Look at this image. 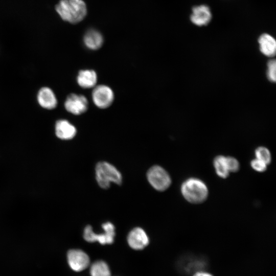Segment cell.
Listing matches in <instances>:
<instances>
[{"label":"cell","mask_w":276,"mask_h":276,"mask_svg":"<svg viewBox=\"0 0 276 276\" xmlns=\"http://www.w3.org/2000/svg\"><path fill=\"white\" fill-rule=\"evenodd\" d=\"M55 9L62 20L71 24L82 21L87 14V8L82 0H60Z\"/></svg>","instance_id":"6da1fadb"},{"label":"cell","mask_w":276,"mask_h":276,"mask_svg":"<svg viewBox=\"0 0 276 276\" xmlns=\"http://www.w3.org/2000/svg\"><path fill=\"white\" fill-rule=\"evenodd\" d=\"M181 193L185 198L193 203H199L205 200L208 190L205 184L196 178H190L181 185Z\"/></svg>","instance_id":"7a4b0ae2"},{"label":"cell","mask_w":276,"mask_h":276,"mask_svg":"<svg viewBox=\"0 0 276 276\" xmlns=\"http://www.w3.org/2000/svg\"><path fill=\"white\" fill-rule=\"evenodd\" d=\"M96 178L98 185L103 189L108 188L111 182L120 185L122 180L121 174L117 169L106 162L97 164Z\"/></svg>","instance_id":"3957f363"},{"label":"cell","mask_w":276,"mask_h":276,"mask_svg":"<svg viewBox=\"0 0 276 276\" xmlns=\"http://www.w3.org/2000/svg\"><path fill=\"white\" fill-rule=\"evenodd\" d=\"M104 233L97 234L94 233L90 225H87L83 232V238L88 242H98L102 245L110 244L114 241L115 228L112 223L107 222L102 224Z\"/></svg>","instance_id":"277c9868"},{"label":"cell","mask_w":276,"mask_h":276,"mask_svg":"<svg viewBox=\"0 0 276 276\" xmlns=\"http://www.w3.org/2000/svg\"><path fill=\"white\" fill-rule=\"evenodd\" d=\"M147 177L150 185L159 191H165L171 185L170 175L163 168L159 166L151 167L147 172Z\"/></svg>","instance_id":"5b68a950"},{"label":"cell","mask_w":276,"mask_h":276,"mask_svg":"<svg viewBox=\"0 0 276 276\" xmlns=\"http://www.w3.org/2000/svg\"><path fill=\"white\" fill-rule=\"evenodd\" d=\"M92 98L95 105L101 109L109 107L114 100L112 90L108 86L99 85L94 87Z\"/></svg>","instance_id":"8992f818"},{"label":"cell","mask_w":276,"mask_h":276,"mask_svg":"<svg viewBox=\"0 0 276 276\" xmlns=\"http://www.w3.org/2000/svg\"><path fill=\"white\" fill-rule=\"evenodd\" d=\"M67 260L71 268L76 272L85 270L90 264V259L87 254L79 249L69 250L67 254Z\"/></svg>","instance_id":"52a82bcc"},{"label":"cell","mask_w":276,"mask_h":276,"mask_svg":"<svg viewBox=\"0 0 276 276\" xmlns=\"http://www.w3.org/2000/svg\"><path fill=\"white\" fill-rule=\"evenodd\" d=\"M88 103L86 98L81 95L71 94L64 102L65 109L69 112L80 115L87 111Z\"/></svg>","instance_id":"ba28073f"},{"label":"cell","mask_w":276,"mask_h":276,"mask_svg":"<svg viewBox=\"0 0 276 276\" xmlns=\"http://www.w3.org/2000/svg\"><path fill=\"white\" fill-rule=\"evenodd\" d=\"M129 246L135 250H142L149 243V238L145 231L141 227L132 229L127 236Z\"/></svg>","instance_id":"9c48e42d"},{"label":"cell","mask_w":276,"mask_h":276,"mask_svg":"<svg viewBox=\"0 0 276 276\" xmlns=\"http://www.w3.org/2000/svg\"><path fill=\"white\" fill-rule=\"evenodd\" d=\"M75 127L66 120H60L55 124V133L60 139L68 140L72 139L76 134Z\"/></svg>","instance_id":"30bf717a"},{"label":"cell","mask_w":276,"mask_h":276,"mask_svg":"<svg viewBox=\"0 0 276 276\" xmlns=\"http://www.w3.org/2000/svg\"><path fill=\"white\" fill-rule=\"evenodd\" d=\"M39 104L47 109L55 108L57 104L56 96L51 89L47 87L41 88L37 94Z\"/></svg>","instance_id":"8fae6325"},{"label":"cell","mask_w":276,"mask_h":276,"mask_svg":"<svg viewBox=\"0 0 276 276\" xmlns=\"http://www.w3.org/2000/svg\"><path fill=\"white\" fill-rule=\"evenodd\" d=\"M212 15L209 8L205 5H201L193 8L191 20L197 26L207 25L211 20Z\"/></svg>","instance_id":"7c38bea8"},{"label":"cell","mask_w":276,"mask_h":276,"mask_svg":"<svg viewBox=\"0 0 276 276\" xmlns=\"http://www.w3.org/2000/svg\"><path fill=\"white\" fill-rule=\"evenodd\" d=\"M83 41L88 49L97 50L102 47L104 39L100 32L95 29H90L84 34Z\"/></svg>","instance_id":"4fadbf2b"},{"label":"cell","mask_w":276,"mask_h":276,"mask_svg":"<svg viewBox=\"0 0 276 276\" xmlns=\"http://www.w3.org/2000/svg\"><path fill=\"white\" fill-rule=\"evenodd\" d=\"M77 81L79 85L82 88L94 87L97 81V74L92 70H81L77 76Z\"/></svg>","instance_id":"5bb4252c"},{"label":"cell","mask_w":276,"mask_h":276,"mask_svg":"<svg viewBox=\"0 0 276 276\" xmlns=\"http://www.w3.org/2000/svg\"><path fill=\"white\" fill-rule=\"evenodd\" d=\"M258 42L262 54L268 57L275 55L276 42L273 37L268 34H263L259 37Z\"/></svg>","instance_id":"9a60e30c"},{"label":"cell","mask_w":276,"mask_h":276,"mask_svg":"<svg viewBox=\"0 0 276 276\" xmlns=\"http://www.w3.org/2000/svg\"><path fill=\"white\" fill-rule=\"evenodd\" d=\"M91 276H110L111 273L108 264L104 261L94 262L90 267Z\"/></svg>","instance_id":"2e32d148"},{"label":"cell","mask_w":276,"mask_h":276,"mask_svg":"<svg viewBox=\"0 0 276 276\" xmlns=\"http://www.w3.org/2000/svg\"><path fill=\"white\" fill-rule=\"evenodd\" d=\"M214 166L217 174L221 178H226L229 175L226 156L218 155L214 159Z\"/></svg>","instance_id":"e0dca14e"},{"label":"cell","mask_w":276,"mask_h":276,"mask_svg":"<svg viewBox=\"0 0 276 276\" xmlns=\"http://www.w3.org/2000/svg\"><path fill=\"white\" fill-rule=\"evenodd\" d=\"M255 155L257 159H258L266 165L271 162V156L269 150L265 147H259L255 150Z\"/></svg>","instance_id":"ac0fdd59"},{"label":"cell","mask_w":276,"mask_h":276,"mask_svg":"<svg viewBox=\"0 0 276 276\" xmlns=\"http://www.w3.org/2000/svg\"><path fill=\"white\" fill-rule=\"evenodd\" d=\"M275 60H270L267 63V77L268 80L274 82L275 81Z\"/></svg>","instance_id":"d6986e66"},{"label":"cell","mask_w":276,"mask_h":276,"mask_svg":"<svg viewBox=\"0 0 276 276\" xmlns=\"http://www.w3.org/2000/svg\"><path fill=\"white\" fill-rule=\"evenodd\" d=\"M226 162L229 172H236L239 169V163L237 159L232 156H226Z\"/></svg>","instance_id":"ffe728a7"},{"label":"cell","mask_w":276,"mask_h":276,"mask_svg":"<svg viewBox=\"0 0 276 276\" xmlns=\"http://www.w3.org/2000/svg\"><path fill=\"white\" fill-rule=\"evenodd\" d=\"M251 166L253 169L258 172H264L267 168V165L258 159H254L251 162Z\"/></svg>","instance_id":"44dd1931"},{"label":"cell","mask_w":276,"mask_h":276,"mask_svg":"<svg viewBox=\"0 0 276 276\" xmlns=\"http://www.w3.org/2000/svg\"><path fill=\"white\" fill-rule=\"evenodd\" d=\"M193 276H214L209 272L204 271H196Z\"/></svg>","instance_id":"7402d4cb"}]
</instances>
